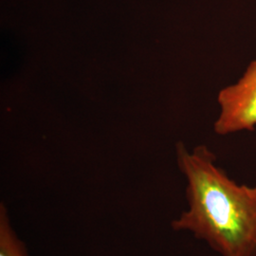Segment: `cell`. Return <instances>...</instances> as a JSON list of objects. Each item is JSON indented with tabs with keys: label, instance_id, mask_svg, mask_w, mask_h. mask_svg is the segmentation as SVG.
<instances>
[{
	"label": "cell",
	"instance_id": "6da1fadb",
	"mask_svg": "<svg viewBox=\"0 0 256 256\" xmlns=\"http://www.w3.org/2000/svg\"><path fill=\"white\" fill-rule=\"evenodd\" d=\"M176 153L188 208L172 229L192 234L221 256H256V185L230 178L205 146L188 150L178 142Z\"/></svg>",
	"mask_w": 256,
	"mask_h": 256
},
{
	"label": "cell",
	"instance_id": "7a4b0ae2",
	"mask_svg": "<svg viewBox=\"0 0 256 256\" xmlns=\"http://www.w3.org/2000/svg\"><path fill=\"white\" fill-rule=\"evenodd\" d=\"M220 106L214 131L228 135L256 128V59L250 62L238 82L224 88L218 96Z\"/></svg>",
	"mask_w": 256,
	"mask_h": 256
},
{
	"label": "cell",
	"instance_id": "3957f363",
	"mask_svg": "<svg viewBox=\"0 0 256 256\" xmlns=\"http://www.w3.org/2000/svg\"><path fill=\"white\" fill-rule=\"evenodd\" d=\"M0 256H28L27 248L12 226L4 203L0 204Z\"/></svg>",
	"mask_w": 256,
	"mask_h": 256
}]
</instances>
